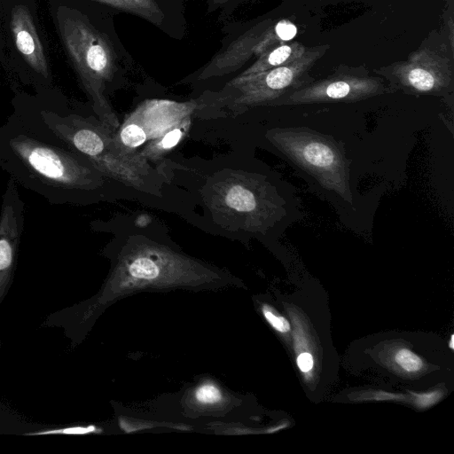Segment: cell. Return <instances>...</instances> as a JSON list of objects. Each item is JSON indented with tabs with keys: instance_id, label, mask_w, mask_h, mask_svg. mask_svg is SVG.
<instances>
[{
	"instance_id": "obj_1",
	"label": "cell",
	"mask_w": 454,
	"mask_h": 454,
	"mask_svg": "<svg viewBox=\"0 0 454 454\" xmlns=\"http://www.w3.org/2000/svg\"><path fill=\"white\" fill-rule=\"evenodd\" d=\"M0 167L52 205L77 204L103 184L102 173L57 137L33 111L0 126Z\"/></svg>"
},
{
	"instance_id": "obj_2",
	"label": "cell",
	"mask_w": 454,
	"mask_h": 454,
	"mask_svg": "<svg viewBox=\"0 0 454 454\" xmlns=\"http://www.w3.org/2000/svg\"><path fill=\"white\" fill-rule=\"evenodd\" d=\"M270 142L321 187L352 203L350 161L344 145L330 135L304 127L269 130Z\"/></svg>"
},
{
	"instance_id": "obj_3",
	"label": "cell",
	"mask_w": 454,
	"mask_h": 454,
	"mask_svg": "<svg viewBox=\"0 0 454 454\" xmlns=\"http://www.w3.org/2000/svg\"><path fill=\"white\" fill-rule=\"evenodd\" d=\"M34 110L51 133L102 174L138 184L145 166L141 156L120 150L108 131L93 119L49 106H37Z\"/></svg>"
},
{
	"instance_id": "obj_4",
	"label": "cell",
	"mask_w": 454,
	"mask_h": 454,
	"mask_svg": "<svg viewBox=\"0 0 454 454\" xmlns=\"http://www.w3.org/2000/svg\"><path fill=\"white\" fill-rule=\"evenodd\" d=\"M200 264L168 247L145 241L129 245L121 254L113 279L118 287H142L180 282L204 271Z\"/></svg>"
},
{
	"instance_id": "obj_5",
	"label": "cell",
	"mask_w": 454,
	"mask_h": 454,
	"mask_svg": "<svg viewBox=\"0 0 454 454\" xmlns=\"http://www.w3.org/2000/svg\"><path fill=\"white\" fill-rule=\"evenodd\" d=\"M391 90L411 96L448 98L453 90V65L447 57L428 49L412 52L406 60L377 71Z\"/></svg>"
},
{
	"instance_id": "obj_6",
	"label": "cell",
	"mask_w": 454,
	"mask_h": 454,
	"mask_svg": "<svg viewBox=\"0 0 454 454\" xmlns=\"http://www.w3.org/2000/svg\"><path fill=\"white\" fill-rule=\"evenodd\" d=\"M394 93L382 78L364 69L345 68L332 75L312 81L272 101L271 106H294L333 102H357Z\"/></svg>"
},
{
	"instance_id": "obj_7",
	"label": "cell",
	"mask_w": 454,
	"mask_h": 454,
	"mask_svg": "<svg viewBox=\"0 0 454 454\" xmlns=\"http://www.w3.org/2000/svg\"><path fill=\"white\" fill-rule=\"evenodd\" d=\"M329 49V45L308 48L296 60L268 71L248 75L239 103L242 106L270 105L286 93L310 82L309 72Z\"/></svg>"
},
{
	"instance_id": "obj_8",
	"label": "cell",
	"mask_w": 454,
	"mask_h": 454,
	"mask_svg": "<svg viewBox=\"0 0 454 454\" xmlns=\"http://www.w3.org/2000/svg\"><path fill=\"white\" fill-rule=\"evenodd\" d=\"M59 32L73 62L88 90L96 100L98 77L103 76L108 66L105 48L92 36L91 31L81 20L64 12L58 14Z\"/></svg>"
},
{
	"instance_id": "obj_9",
	"label": "cell",
	"mask_w": 454,
	"mask_h": 454,
	"mask_svg": "<svg viewBox=\"0 0 454 454\" xmlns=\"http://www.w3.org/2000/svg\"><path fill=\"white\" fill-rule=\"evenodd\" d=\"M24 226V203L9 178L0 210V298L13 272Z\"/></svg>"
},
{
	"instance_id": "obj_10",
	"label": "cell",
	"mask_w": 454,
	"mask_h": 454,
	"mask_svg": "<svg viewBox=\"0 0 454 454\" xmlns=\"http://www.w3.org/2000/svg\"><path fill=\"white\" fill-rule=\"evenodd\" d=\"M11 30L15 45L25 61L38 74L48 79L50 71L29 9L17 4L12 10Z\"/></svg>"
},
{
	"instance_id": "obj_11",
	"label": "cell",
	"mask_w": 454,
	"mask_h": 454,
	"mask_svg": "<svg viewBox=\"0 0 454 454\" xmlns=\"http://www.w3.org/2000/svg\"><path fill=\"white\" fill-rule=\"evenodd\" d=\"M307 49L299 42L279 45L264 52L262 58L247 74L253 75L291 63L301 57Z\"/></svg>"
},
{
	"instance_id": "obj_12",
	"label": "cell",
	"mask_w": 454,
	"mask_h": 454,
	"mask_svg": "<svg viewBox=\"0 0 454 454\" xmlns=\"http://www.w3.org/2000/svg\"><path fill=\"white\" fill-rule=\"evenodd\" d=\"M297 35V27L289 20H281L270 27L256 47L257 52L264 53L273 48L291 42Z\"/></svg>"
},
{
	"instance_id": "obj_13",
	"label": "cell",
	"mask_w": 454,
	"mask_h": 454,
	"mask_svg": "<svg viewBox=\"0 0 454 454\" xmlns=\"http://www.w3.org/2000/svg\"><path fill=\"white\" fill-rule=\"evenodd\" d=\"M146 133L142 126L136 121L129 119L119 133V140L114 141V143L121 144L122 152L129 153L131 149L141 146L146 141Z\"/></svg>"
},
{
	"instance_id": "obj_14",
	"label": "cell",
	"mask_w": 454,
	"mask_h": 454,
	"mask_svg": "<svg viewBox=\"0 0 454 454\" xmlns=\"http://www.w3.org/2000/svg\"><path fill=\"white\" fill-rule=\"evenodd\" d=\"M223 399L222 390L212 382L200 384L194 391V400L201 405H215Z\"/></svg>"
},
{
	"instance_id": "obj_15",
	"label": "cell",
	"mask_w": 454,
	"mask_h": 454,
	"mask_svg": "<svg viewBox=\"0 0 454 454\" xmlns=\"http://www.w3.org/2000/svg\"><path fill=\"white\" fill-rule=\"evenodd\" d=\"M184 129L180 127L168 131L159 141L154 143L152 147H148L146 153L148 156L164 153L176 146L183 137Z\"/></svg>"
},
{
	"instance_id": "obj_16",
	"label": "cell",
	"mask_w": 454,
	"mask_h": 454,
	"mask_svg": "<svg viewBox=\"0 0 454 454\" xmlns=\"http://www.w3.org/2000/svg\"><path fill=\"white\" fill-rule=\"evenodd\" d=\"M395 361L408 372H419L423 366L421 358L407 348H402L396 352Z\"/></svg>"
},
{
	"instance_id": "obj_17",
	"label": "cell",
	"mask_w": 454,
	"mask_h": 454,
	"mask_svg": "<svg viewBox=\"0 0 454 454\" xmlns=\"http://www.w3.org/2000/svg\"><path fill=\"white\" fill-rule=\"evenodd\" d=\"M98 429L93 426H73L59 429H49L35 433H27V435H48V434H65V435H82L98 432Z\"/></svg>"
},
{
	"instance_id": "obj_18",
	"label": "cell",
	"mask_w": 454,
	"mask_h": 454,
	"mask_svg": "<svg viewBox=\"0 0 454 454\" xmlns=\"http://www.w3.org/2000/svg\"><path fill=\"white\" fill-rule=\"evenodd\" d=\"M262 314L267 322L278 332L286 333L290 331V325L288 321L282 316L278 315L267 305L262 308Z\"/></svg>"
},
{
	"instance_id": "obj_19",
	"label": "cell",
	"mask_w": 454,
	"mask_h": 454,
	"mask_svg": "<svg viewBox=\"0 0 454 454\" xmlns=\"http://www.w3.org/2000/svg\"><path fill=\"white\" fill-rule=\"evenodd\" d=\"M297 365L301 372H309L314 366L313 356L308 353H301L297 357Z\"/></svg>"
},
{
	"instance_id": "obj_20",
	"label": "cell",
	"mask_w": 454,
	"mask_h": 454,
	"mask_svg": "<svg viewBox=\"0 0 454 454\" xmlns=\"http://www.w3.org/2000/svg\"><path fill=\"white\" fill-rule=\"evenodd\" d=\"M438 398H439V393L434 392L431 394L419 395L418 400H419V402L418 401V403L420 406L426 407V406H428V405H431L432 403H434L435 401H437Z\"/></svg>"
},
{
	"instance_id": "obj_21",
	"label": "cell",
	"mask_w": 454,
	"mask_h": 454,
	"mask_svg": "<svg viewBox=\"0 0 454 454\" xmlns=\"http://www.w3.org/2000/svg\"><path fill=\"white\" fill-rule=\"evenodd\" d=\"M453 339H454V336H453V335H451L450 341V348L451 349H453V348H454V345H453L454 340H453Z\"/></svg>"
},
{
	"instance_id": "obj_22",
	"label": "cell",
	"mask_w": 454,
	"mask_h": 454,
	"mask_svg": "<svg viewBox=\"0 0 454 454\" xmlns=\"http://www.w3.org/2000/svg\"><path fill=\"white\" fill-rule=\"evenodd\" d=\"M320 1H323V0H320Z\"/></svg>"
}]
</instances>
